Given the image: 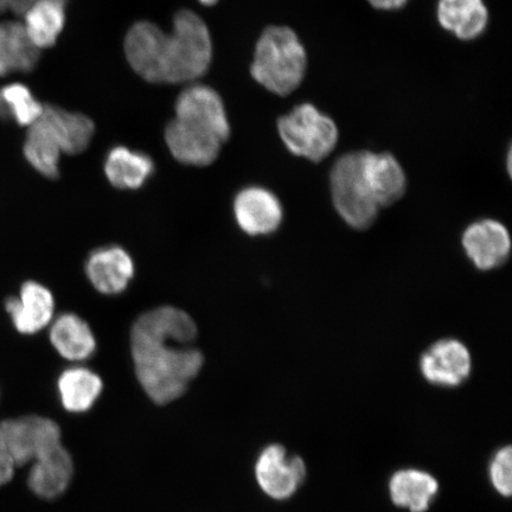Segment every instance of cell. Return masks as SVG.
<instances>
[{"mask_svg": "<svg viewBox=\"0 0 512 512\" xmlns=\"http://www.w3.org/2000/svg\"><path fill=\"white\" fill-rule=\"evenodd\" d=\"M67 0H37L25 11L24 28L32 43L42 50L54 47L66 24Z\"/></svg>", "mask_w": 512, "mask_h": 512, "instance_id": "24", "label": "cell"}, {"mask_svg": "<svg viewBox=\"0 0 512 512\" xmlns=\"http://www.w3.org/2000/svg\"><path fill=\"white\" fill-rule=\"evenodd\" d=\"M73 477V458L62 444L35 460L29 473L28 484L36 496L55 499L68 490Z\"/></svg>", "mask_w": 512, "mask_h": 512, "instance_id": "15", "label": "cell"}, {"mask_svg": "<svg viewBox=\"0 0 512 512\" xmlns=\"http://www.w3.org/2000/svg\"><path fill=\"white\" fill-rule=\"evenodd\" d=\"M230 136L221 95L206 85H191L178 95L175 118L165 128V142L177 162L208 166Z\"/></svg>", "mask_w": 512, "mask_h": 512, "instance_id": "3", "label": "cell"}, {"mask_svg": "<svg viewBox=\"0 0 512 512\" xmlns=\"http://www.w3.org/2000/svg\"><path fill=\"white\" fill-rule=\"evenodd\" d=\"M463 248L472 264L480 271H492L508 261L511 254L509 230L503 223L484 219L465 229Z\"/></svg>", "mask_w": 512, "mask_h": 512, "instance_id": "11", "label": "cell"}, {"mask_svg": "<svg viewBox=\"0 0 512 512\" xmlns=\"http://www.w3.org/2000/svg\"><path fill=\"white\" fill-rule=\"evenodd\" d=\"M85 270L96 291L105 296H117L134 277V261L124 248L101 247L88 256Z\"/></svg>", "mask_w": 512, "mask_h": 512, "instance_id": "13", "label": "cell"}, {"mask_svg": "<svg viewBox=\"0 0 512 512\" xmlns=\"http://www.w3.org/2000/svg\"><path fill=\"white\" fill-rule=\"evenodd\" d=\"M278 131L292 155L313 163L328 158L339 139L335 121L311 104H300L280 117Z\"/></svg>", "mask_w": 512, "mask_h": 512, "instance_id": "6", "label": "cell"}, {"mask_svg": "<svg viewBox=\"0 0 512 512\" xmlns=\"http://www.w3.org/2000/svg\"><path fill=\"white\" fill-rule=\"evenodd\" d=\"M439 24L462 41L482 36L489 23V11L483 0H439Z\"/></svg>", "mask_w": 512, "mask_h": 512, "instance_id": "17", "label": "cell"}, {"mask_svg": "<svg viewBox=\"0 0 512 512\" xmlns=\"http://www.w3.org/2000/svg\"><path fill=\"white\" fill-rule=\"evenodd\" d=\"M5 309L18 332L35 335L53 322L55 299L46 286L27 281L18 297L6 300Z\"/></svg>", "mask_w": 512, "mask_h": 512, "instance_id": "12", "label": "cell"}, {"mask_svg": "<svg viewBox=\"0 0 512 512\" xmlns=\"http://www.w3.org/2000/svg\"><path fill=\"white\" fill-rule=\"evenodd\" d=\"M4 447L16 466L35 462L62 445L61 428L55 421L43 416H24L8 420L0 426Z\"/></svg>", "mask_w": 512, "mask_h": 512, "instance_id": "7", "label": "cell"}, {"mask_svg": "<svg viewBox=\"0 0 512 512\" xmlns=\"http://www.w3.org/2000/svg\"><path fill=\"white\" fill-rule=\"evenodd\" d=\"M332 202L349 227L364 230L373 226L379 216L364 172V151L345 153L336 160L330 172Z\"/></svg>", "mask_w": 512, "mask_h": 512, "instance_id": "5", "label": "cell"}, {"mask_svg": "<svg viewBox=\"0 0 512 512\" xmlns=\"http://www.w3.org/2000/svg\"><path fill=\"white\" fill-rule=\"evenodd\" d=\"M388 486L393 504L411 512H426L439 492L438 480L416 469L395 472Z\"/></svg>", "mask_w": 512, "mask_h": 512, "instance_id": "18", "label": "cell"}, {"mask_svg": "<svg viewBox=\"0 0 512 512\" xmlns=\"http://www.w3.org/2000/svg\"><path fill=\"white\" fill-rule=\"evenodd\" d=\"M104 389L101 377L93 370L76 366L63 371L57 380L64 409L73 414L86 413L93 408Z\"/></svg>", "mask_w": 512, "mask_h": 512, "instance_id": "21", "label": "cell"}, {"mask_svg": "<svg viewBox=\"0 0 512 512\" xmlns=\"http://www.w3.org/2000/svg\"><path fill=\"white\" fill-rule=\"evenodd\" d=\"M37 0H0V15L11 12L16 16H23L30 6Z\"/></svg>", "mask_w": 512, "mask_h": 512, "instance_id": "27", "label": "cell"}, {"mask_svg": "<svg viewBox=\"0 0 512 512\" xmlns=\"http://www.w3.org/2000/svg\"><path fill=\"white\" fill-rule=\"evenodd\" d=\"M364 172L377 206L389 207L407 191V176L392 153L364 151Z\"/></svg>", "mask_w": 512, "mask_h": 512, "instance_id": "14", "label": "cell"}, {"mask_svg": "<svg viewBox=\"0 0 512 512\" xmlns=\"http://www.w3.org/2000/svg\"><path fill=\"white\" fill-rule=\"evenodd\" d=\"M5 75H6L5 70L2 66V63H0V78H2V76H5Z\"/></svg>", "mask_w": 512, "mask_h": 512, "instance_id": "32", "label": "cell"}, {"mask_svg": "<svg viewBox=\"0 0 512 512\" xmlns=\"http://www.w3.org/2000/svg\"><path fill=\"white\" fill-rule=\"evenodd\" d=\"M368 3L377 10L393 11L405 8L408 0H368Z\"/></svg>", "mask_w": 512, "mask_h": 512, "instance_id": "29", "label": "cell"}, {"mask_svg": "<svg viewBox=\"0 0 512 512\" xmlns=\"http://www.w3.org/2000/svg\"><path fill=\"white\" fill-rule=\"evenodd\" d=\"M14 460L9 456V453L2 448L0 450V486L9 483L15 472Z\"/></svg>", "mask_w": 512, "mask_h": 512, "instance_id": "28", "label": "cell"}, {"mask_svg": "<svg viewBox=\"0 0 512 512\" xmlns=\"http://www.w3.org/2000/svg\"><path fill=\"white\" fill-rule=\"evenodd\" d=\"M255 478L265 495L275 501H286L303 485L306 465L302 457L288 453L283 445L273 444L259 454Z\"/></svg>", "mask_w": 512, "mask_h": 512, "instance_id": "8", "label": "cell"}, {"mask_svg": "<svg viewBox=\"0 0 512 512\" xmlns=\"http://www.w3.org/2000/svg\"><path fill=\"white\" fill-rule=\"evenodd\" d=\"M50 342L64 360L83 362L96 351V339L86 320L75 313H63L51 322Z\"/></svg>", "mask_w": 512, "mask_h": 512, "instance_id": "16", "label": "cell"}, {"mask_svg": "<svg viewBox=\"0 0 512 512\" xmlns=\"http://www.w3.org/2000/svg\"><path fill=\"white\" fill-rule=\"evenodd\" d=\"M233 210L238 226L251 236L273 234L284 220L283 204L277 195L256 185L236 195Z\"/></svg>", "mask_w": 512, "mask_h": 512, "instance_id": "10", "label": "cell"}, {"mask_svg": "<svg viewBox=\"0 0 512 512\" xmlns=\"http://www.w3.org/2000/svg\"><path fill=\"white\" fill-rule=\"evenodd\" d=\"M23 152L28 163L38 174L53 179L59 177L62 149L53 128L42 114L29 126Z\"/></svg>", "mask_w": 512, "mask_h": 512, "instance_id": "23", "label": "cell"}, {"mask_svg": "<svg viewBox=\"0 0 512 512\" xmlns=\"http://www.w3.org/2000/svg\"><path fill=\"white\" fill-rule=\"evenodd\" d=\"M43 108L44 105L22 83H11L0 88V119L29 127L41 117Z\"/></svg>", "mask_w": 512, "mask_h": 512, "instance_id": "25", "label": "cell"}, {"mask_svg": "<svg viewBox=\"0 0 512 512\" xmlns=\"http://www.w3.org/2000/svg\"><path fill=\"white\" fill-rule=\"evenodd\" d=\"M420 371L434 386L456 388L469 379L472 357L466 345L458 339H441L421 355Z\"/></svg>", "mask_w": 512, "mask_h": 512, "instance_id": "9", "label": "cell"}, {"mask_svg": "<svg viewBox=\"0 0 512 512\" xmlns=\"http://www.w3.org/2000/svg\"><path fill=\"white\" fill-rule=\"evenodd\" d=\"M512 448L511 446L502 447L492 458L490 464L489 476L492 486L499 495L510 497L512 492Z\"/></svg>", "mask_w": 512, "mask_h": 512, "instance_id": "26", "label": "cell"}, {"mask_svg": "<svg viewBox=\"0 0 512 512\" xmlns=\"http://www.w3.org/2000/svg\"><path fill=\"white\" fill-rule=\"evenodd\" d=\"M41 59V50L30 40L23 23L0 22V63L6 75L30 73Z\"/></svg>", "mask_w": 512, "mask_h": 512, "instance_id": "22", "label": "cell"}, {"mask_svg": "<svg viewBox=\"0 0 512 512\" xmlns=\"http://www.w3.org/2000/svg\"><path fill=\"white\" fill-rule=\"evenodd\" d=\"M196 337L194 319L174 306L145 312L133 324L134 369L140 386L157 405L181 399L200 374L204 357L192 347Z\"/></svg>", "mask_w": 512, "mask_h": 512, "instance_id": "1", "label": "cell"}, {"mask_svg": "<svg viewBox=\"0 0 512 512\" xmlns=\"http://www.w3.org/2000/svg\"><path fill=\"white\" fill-rule=\"evenodd\" d=\"M2 448H4V450H5L4 441H3V434H2V430H0V450H2Z\"/></svg>", "mask_w": 512, "mask_h": 512, "instance_id": "31", "label": "cell"}, {"mask_svg": "<svg viewBox=\"0 0 512 512\" xmlns=\"http://www.w3.org/2000/svg\"><path fill=\"white\" fill-rule=\"evenodd\" d=\"M155 172V162L144 152L115 146L107 153L105 175L114 188L137 190L149 181Z\"/></svg>", "mask_w": 512, "mask_h": 512, "instance_id": "19", "label": "cell"}, {"mask_svg": "<svg viewBox=\"0 0 512 512\" xmlns=\"http://www.w3.org/2000/svg\"><path fill=\"white\" fill-rule=\"evenodd\" d=\"M307 69L303 43L291 28L268 27L254 51L252 78L268 92L287 96L302 85Z\"/></svg>", "mask_w": 512, "mask_h": 512, "instance_id": "4", "label": "cell"}, {"mask_svg": "<svg viewBox=\"0 0 512 512\" xmlns=\"http://www.w3.org/2000/svg\"><path fill=\"white\" fill-rule=\"evenodd\" d=\"M128 63L151 83H187L202 78L213 59V42L203 19L190 10L178 11L172 31L151 22H137L125 38Z\"/></svg>", "mask_w": 512, "mask_h": 512, "instance_id": "2", "label": "cell"}, {"mask_svg": "<svg viewBox=\"0 0 512 512\" xmlns=\"http://www.w3.org/2000/svg\"><path fill=\"white\" fill-rule=\"evenodd\" d=\"M198 2L206 6H213L216 3H219V0H198Z\"/></svg>", "mask_w": 512, "mask_h": 512, "instance_id": "30", "label": "cell"}, {"mask_svg": "<svg viewBox=\"0 0 512 512\" xmlns=\"http://www.w3.org/2000/svg\"><path fill=\"white\" fill-rule=\"evenodd\" d=\"M42 114L53 128L63 155H80L91 145L95 125L87 115L69 112L53 105H44Z\"/></svg>", "mask_w": 512, "mask_h": 512, "instance_id": "20", "label": "cell"}]
</instances>
